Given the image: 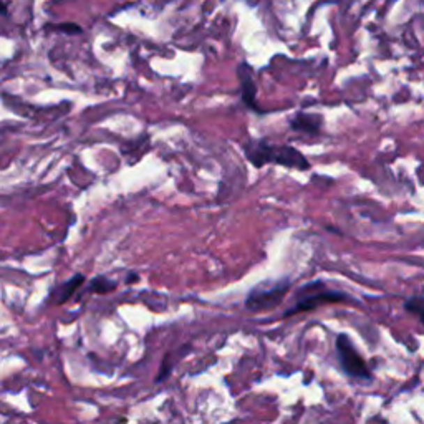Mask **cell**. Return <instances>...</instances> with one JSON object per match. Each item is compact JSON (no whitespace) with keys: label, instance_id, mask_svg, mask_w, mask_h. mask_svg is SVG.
Segmentation results:
<instances>
[{"label":"cell","instance_id":"cell-8","mask_svg":"<svg viewBox=\"0 0 424 424\" xmlns=\"http://www.w3.org/2000/svg\"><path fill=\"white\" fill-rule=\"evenodd\" d=\"M114 287H116L114 282L108 280V278H105V277H98V278H95V280L91 282L90 290L98 292V294H105V292H112Z\"/></svg>","mask_w":424,"mask_h":424},{"label":"cell","instance_id":"cell-9","mask_svg":"<svg viewBox=\"0 0 424 424\" xmlns=\"http://www.w3.org/2000/svg\"><path fill=\"white\" fill-rule=\"evenodd\" d=\"M404 308L411 313H416L421 317V321L424 325V298H411L404 303Z\"/></svg>","mask_w":424,"mask_h":424},{"label":"cell","instance_id":"cell-4","mask_svg":"<svg viewBox=\"0 0 424 424\" xmlns=\"http://www.w3.org/2000/svg\"><path fill=\"white\" fill-rule=\"evenodd\" d=\"M337 353H338V360L340 365H342V368L344 373L348 374V377L356 378V379H371V373L368 370V366H366L365 360L361 358L360 353L356 351L355 344L350 340L348 335H338L337 337Z\"/></svg>","mask_w":424,"mask_h":424},{"label":"cell","instance_id":"cell-1","mask_svg":"<svg viewBox=\"0 0 424 424\" xmlns=\"http://www.w3.org/2000/svg\"><path fill=\"white\" fill-rule=\"evenodd\" d=\"M247 158L260 167L265 162H278V165L300 167L307 169L308 161L300 154L297 149L289 148V146H272L267 141H250L245 148Z\"/></svg>","mask_w":424,"mask_h":424},{"label":"cell","instance_id":"cell-5","mask_svg":"<svg viewBox=\"0 0 424 424\" xmlns=\"http://www.w3.org/2000/svg\"><path fill=\"white\" fill-rule=\"evenodd\" d=\"M83 282H85V277L80 275V273H78V275L70 278L68 282H65V284L56 287V289L52 292L53 302H55L56 305L65 303L66 300H70L73 297V294L78 290V287L82 285Z\"/></svg>","mask_w":424,"mask_h":424},{"label":"cell","instance_id":"cell-6","mask_svg":"<svg viewBox=\"0 0 424 424\" xmlns=\"http://www.w3.org/2000/svg\"><path fill=\"white\" fill-rule=\"evenodd\" d=\"M245 66L241 65L238 68V77H241V85H242V98L249 106H255V85L252 82L250 70L247 66V72H244Z\"/></svg>","mask_w":424,"mask_h":424},{"label":"cell","instance_id":"cell-7","mask_svg":"<svg viewBox=\"0 0 424 424\" xmlns=\"http://www.w3.org/2000/svg\"><path fill=\"white\" fill-rule=\"evenodd\" d=\"M318 123H320V118L313 116V114H303L300 113L295 116L294 121H292V128L294 130H300L305 132H317L318 131Z\"/></svg>","mask_w":424,"mask_h":424},{"label":"cell","instance_id":"cell-3","mask_svg":"<svg viewBox=\"0 0 424 424\" xmlns=\"http://www.w3.org/2000/svg\"><path fill=\"white\" fill-rule=\"evenodd\" d=\"M289 290L290 282L287 278L277 282H265L250 292L245 300V308L252 312L272 310L278 303H282Z\"/></svg>","mask_w":424,"mask_h":424},{"label":"cell","instance_id":"cell-2","mask_svg":"<svg viewBox=\"0 0 424 424\" xmlns=\"http://www.w3.org/2000/svg\"><path fill=\"white\" fill-rule=\"evenodd\" d=\"M348 297L342 292L328 290L324 282H310V284L300 287L295 294V305L284 313V317L297 315V313L313 310V308L320 307L321 303H337L344 302Z\"/></svg>","mask_w":424,"mask_h":424}]
</instances>
